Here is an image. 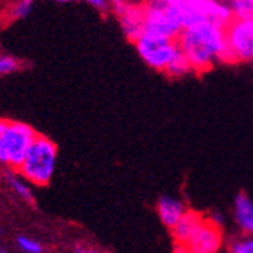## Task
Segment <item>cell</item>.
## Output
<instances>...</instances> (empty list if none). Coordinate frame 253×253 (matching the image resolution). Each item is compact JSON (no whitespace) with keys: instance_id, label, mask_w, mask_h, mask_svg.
Segmentation results:
<instances>
[{"instance_id":"obj_1","label":"cell","mask_w":253,"mask_h":253,"mask_svg":"<svg viewBox=\"0 0 253 253\" xmlns=\"http://www.w3.org/2000/svg\"><path fill=\"white\" fill-rule=\"evenodd\" d=\"M195 73L210 71L215 62L234 63L226 41V29L211 20H199L185 27L176 40Z\"/></svg>"},{"instance_id":"obj_2","label":"cell","mask_w":253,"mask_h":253,"mask_svg":"<svg viewBox=\"0 0 253 253\" xmlns=\"http://www.w3.org/2000/svg\"><path fill=\"white\" fill-rule=\"evenodd\" d=\"M57 146L54 142L44 136H38L30 146L24 162L18 168L21 178L26 181L44 187L51 181L56 168Z\"/></svg>"},{"instance_id":"obj_3","label":"cell","mask_w":253,"mask_h":253,"mask_svg":"<svg viewBox=\"0 0 253 253\" xmlns=\"http://www.w3.org/2000/svg\"><path fill=\"white\" fill-rule=\"evenodd\" d=\"M38 136L29 124L9 121L5 133L0 136V163L18 169Z\"/></svg>"},{"instance_id":"obj_4","label":"cell","mask_w":253,"mask_h":253,"mask_svg":"<svg viewBox=\"0 0 253 253\" xmlns=\"http://www.w3.org/2000/svg\"><path fill=\"white\" fill-rule=\"evenodd\" d=\"M134 45L137 54L146 65L160 73H165V70L179 50L175 40L157 37L154 34H148V32H143L134 41Z\"/></svg>"},{"instance_id":"obj_5","label":"cell","mask_w":253,"mask_h":253,"mask_svg":"<svg viewBox=\"0 0 253 253\" xmlns=\"http://www.w3.org/2000/svg\"><path fill=\"white\" fill-rule=\"evenodd\" d=\"M225 29L234 62H253V18H234Z\"/></svg>"},{"instance_id":"obj_6","label":"cell","mask_w":253,"mask_h":253,"mask_svg":"<svg viewBox=\"0 0 253 253\" xmlns=\"http://www.w3.org/2000/svg\"><path fill=\"white\" fill-rule=\"evenodd\" d=\"M113 14L128 41L134 42L145 32V11L142 3H133L126 0V3Z\"/></svg>"},{"instance_id":"obj_7","label":"cell","mask_w":253,"mask_h":253,"mask_svg":"<svg viewBox=\"0 0 253 253\" xmlns=\"http://www.w3.org/2000/svg\"><path fill=\"white\" fill-rule=\"evenodd\" d=\"M221 229L210 218H205L202 226L188 241V249L192 253H217L221 247Z\"/></svg>"},{"instance_id":"obj_8","label":"cell","mask_w":253,"mask_h":253,"mask_svg":"<svg viewBox=\"0 0 253 253\" xmlns=\"http://www.w3.org/2000/svg\"><path fill=\"white\" fill-rule=\"evenodd\" d=\"M205 221V217H202L201 212L187 210L181 220L176 223V226L172 229V237L175 243L178 244H188V241L192 240V237L196 234V231L202 226Z\"/></svg>"},{"instance_id":"obj_9","label":"cell","mask_w":253,"mask_h":253,"mask_svg":"<svg viewBox=\"0 0 253 253\" xmlns=\"http://www.w3.org/2000/svg\"><path fill=\"white\" fill-rule=\"evenodd\" d=\"M185 211L187 210H185L184 204L179 199H175L172 196L163 195L157 201L158 217H160L162 223L170 231L176 226V223L181 220V217L184 215Z\"/></svg>"},{"instance_id":"obj_10","label":"cell","mask_w":253,"mask_h":253,"mask_svg":"<svg viewBox=\"0 0 253 253\" xmlns=\"http://www.w3.org/2000/svg\"><path fill=\"white\" fill-rule=\"evenodd\" d=\"M234 214L243 232L253 235V201L244 192H238L234 201Z\"/></svg>"},{"instance_id":"obj_11","label":"cell","mask_w":253,"mask_h":253,"mask_svg":"<svg viewBox=\"0 0 253 253\" xmlns=\"http://www.w3.org/2000/svg\"><path fill=\"white\" fill-rule=\"evenodd\" d=\"M190 73H195V71L192 65H190L188 59L185 57V54L179 48L175 57L172 59V62L168 65V68L165 70V74L170 79H181L184 76H188Z\"/></svg>"},{"instance_id":"obj_12","label":"cell","mask_w":253,"mask_h":253,"mask_svg":"<svg viewBox=\"0 0 253 253\" xmlns=\"http://www.w3.org/2000/svg\"><path fill=\"white\" fill-rule=\"evenodd\" d=\"M5 178H6L8 184L12 187V190H14V192H15L20 198H23V199L27 201L29 204H35L34 195H32V190L29 188V185H27L23 179L17 178V176L12 175V173H6Z\"/></svg>"},{"instance_id":"obj_13","label":"cell","mask_w":253,"mask_h":253,"mask_svg":"<svg viewBox=\"0 0 253 253\" xmlns=\"http://www.w3.org/2000/svg\"><path fill=\"white\" fill-rule=\"evenodd\" d=\"M21 68V62L12 54L0 53V76H9Z\"/></svg>"},{"instance_id":"obj_14","label":"cell","mask_w":253,"mask_h":253,"mask_svg":"<svg viewBox=\"0 0 253 253\" xmlns=\"http://www.w3.org/2000/svg\"><path fill=\"white\" fill-rule=\"evenodd\" d=\"M32 6H34V5L26 2V0H14L12 5L9 6V11H8L9 18L11 20H23V18H26L30 14Z\"/></svg>"},{"instance_id":"obj_15","label":"cell","mask_w":253,"mask_h":253,"mask_svg":"<svg viewBox=\"0 0 253 253\" xmlns=\"http://www.w3.org/2000/svg\"><path fill=\"white\" fill-rule=\"evenodd\" d=\"M17 244L21 250H24L26 253H42V246L40 241L34 240V238H29L24 235H20L17 238Z\"/></svg>"},{"instance_id":"obj_16","label":"cell","mask_w":253,"mask_h":253,"mask_svg":"<svg viewBox=\"0 0 253 253\" xmlns=\"http://www.w3.org/2000/svg\"><path fill=\"white\" fill-rule=\"evenodd\" d=\"M231 253H253V238L235 241L229 247Z\"/></svg>"},{"instance_id":"obj_17","label":"cell","mask_w":253,"mask_h":253,"mask_svg":"<svg viewBox=\"0 0 253 253\" xmlns=\"http://www.w3.org/2000/svg\"><path fill=\"white\" fill-rule=\"evenodd\" d=\"M84 2H86L87 5H90L92 8L101 11V12H104V11H107V9L110 8L107 0H84Z\"/></svg>"},{"instance_id":"obj_18","label":"cell","mask_w":253,"mask_h":253,"mask_svg":"<svg viewBox=\"0 0 253 253\" xmlns=\"http://www.w3.org/2000/svg\"><path fill=\"white\" fill-rule=\"evenodd\" d=\"M109 2V6L113 12H116L118 9H121L125 3H126V0H107Z\"/></svg>"},{"instance_id":"obj_19","label":"cell","mask_w":253,"mask_h":253,"mask_svg":"<svg viewBox=\"0 0 253 253\" xmlns=\"http://www.w3.org/2000/svg\"><path fill=\"white\" fill-rule=\"evenodd\" d=\"M212 223H215L217 226H221L223 225V215H221V212H218V211H215V212H212L211 214V217H208Z\"/></svg>"},{"instance_id":"obj_20","label":"cell","mask_w":253,"mask_h":253,"mask_svg":"<svg viewBox=\"0 0 253 253\" xmlns=\"http://www.w3.org/2000/svg\"><path fill=\"white\" fill-rule=\"evenodd\" d=\"M74 253H101L95 249H89V247H84V246H76L74 247Z\"/></svg>"},{"instance_id":"obj_21","label":"cell","mask_w":253,"mask_h":253,"mask_svg":"<svg viewBox=\"0 0 253 253\" xmlns=\"http://www.w3.org/2000/svg\"><path fill=\"white\" fill-rule=\"evenodd\" d=\"M173 253H192V250L188 249L187 244H178V243H175Z\"/></svg>"},{"instance_id":"obj_22","label":"cell","mask_w":253,"mask_h":253,"mask_svg":"<svg viewBox=\"0 0 253 253\" xmlns=\"http://www.w3.org/2000/svg\"><path fill=\"white\" fill-rule=\"evenodd\" d=\"M56 3H74V2H79V0H53Z\"/></svg>"},{"instance_id":"obj_23","label":"cell","mask_w":253,"mask_h":253,"mask_svg":"<svg viewBox=\"0 0 253 253\" xmlns=\"http://www.w3.org/2000/svg\"><path fill=\"white\" fill-rule=\"evenodd\" d=\"M232 2H241V3H247L253 6V0H232Z\"/></svg>"},{"instance_id":"obj_24","label":"cell","mask_w":253,"mask_h":253,"mask_svg":"<svg viewBox=\"0 0 253 253\" xmlns=\"http://www.w3.org/2000/svg\"><path fill=\"white\" fill-rule=\"evenodd\" d=\"M131 2H133V3H139V2H142V3H143L145 0H131Z\"/></svg>"},{"instance_id":"obj_25","label":"cell","mask_w":253,"mask_h":253,"mask_svg":"<svg viewBox=\"0 0 253 253\" xmlns=\"http://www.w3.org/2000/svg\"><path fill=\"white\" fill-rule=\"evenodd\" d=\"M26 2H29V3H32V5H34V2H35V0H26Z\"/></svg>"},{"instance_id":"obj_26","label":"cell","mask_w":253,"mask_h":253,"mask_svg":"<svg viewBox=\"0 0 253 253\" xmlns=\"http://www.w3.org/2000/svg\"><path fill=\"white\" fill-rule=\"evenodd\" d=\"M0 253H5V252H0Z\"/></svg>"}]
</instances>
